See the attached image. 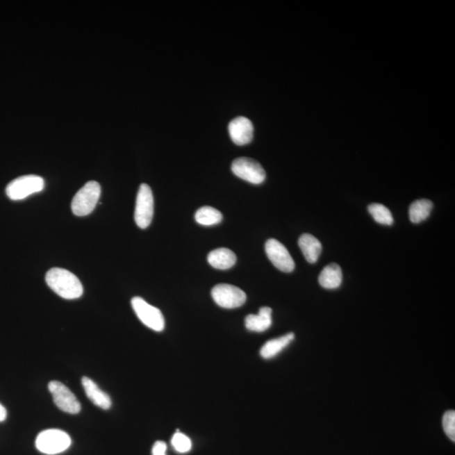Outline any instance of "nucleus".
Returning <instances> with one entry per match:
<instances>
[{
  "label": "nucleus",
  "instance_id": "nucleus-19",
  "mask_svg": "<svg viewBox=\"0 0 455 455\" xmlns=\"http://www.w3.org/2000/svg\"><path fill=\"white\" fill-rule=\"evenodd\" d=\"M195 220L199 224L211 226L222 222L223 215L216 208L210 206H204L197 211Z\"/></svg>",
  "mask_w": 455,
  "mask_h": 455
},
{
  "label": "nucleus",
  "instance_id": "nucleus-18",
  "mask_svg": "<svg viewBox=\"0 0 455 455\" xmlns=\"http://www.w3.org/2000/svg\"><path fill=\"white\" fill-rule=\"evenodd\" d=\"M433 203L429 199H420L411 204L409 208V216L411 222L419 224L429 217L433 209Z\"/></svg>",
  "mask_w": 455,
  "mask_h": 455
},
{
  "label": "nucleus",
  "instance_id": "nucleus-11",
  "mask_svg": "<svg viewBox=\"0 0 455 455\" xmlns=\"http://www.w3.org/2000/svg\"><path fill=\"white\" fill-rule=\"evenodd\" d=\"M229 133L235 144L242 146L250 144L254 136L252 122L245 117H238L229 124Z\"/></svg>",
  "mask_w": 455,
  "mask_h": 455
},
{
  "label": "nucleus",
  "instance_id": "nucleus-1",
  "mask_svg": "<svg viewBox=\"0 0 455 455\" xmlns=\"http://www.w3.org/2000/svg\"><path fill=\"white\" fill-rule=\"evenodd\" d=\"M46 282L51 290L65 299L80 298L84 292L80 279L65 269L51 268L47 273Z\"/></svg>",
  "mask_w": 455,
  "mask_h": 455
},
{
  "label": "nucleus",
  "instance_id": "nucleus-3",
  "mask_svg": "<svg viewBox=\"0 0 455 455\" xmlns=\"http://www.w3.org/2000/svg\"><path fill=\"white\" fill-rule=\"evenodd\" d=\"M71 445L69 435L62 430L42 431L35 439V447L41 453L55 455L65 452Z\"/></svg>",
  "mask_w": 455,
  "mask_h": 455
},
{
  "label": "nucleus",
  "instance_id": "nucleus-13",
  "mask_svg": "<svg viewBox=\"0 0 455 455\" xmlns=\"http://www.w3.org/2000/svg\"><path fill=\"white\" fill-rule=\"evenodd\" d=\"M272 311L271 308H260L257 315H249L245 317V324L247 329L255 332H263L271 327Z\"/></svg>",
  "mask_w": 455,
  "mask_h": 455
},
{
  "label": "nucleus",
  "instance_id": "nucleus-15",
  "mask_svg": "<svg viewBox=\"0 0 455 455\" xmlns=\"http://www.w3.org/2000/svg\"><path fill=\"white\" fill-rule=\"evenodd\" d=\"M320 286L326 290H336L342 283V272L338 264L331 263L323 269L319 276Z\"/></svg>",
  "mask_w": 455,
  "mask_h": 455
},
{
  "label": "nucleus",
  "instance_id": "nucleus-23",
  "mask_svg": "<svg viewBox=\"0 0 455 455\" xmlns=\"http://www.w3.org/2000/svg\"><path fill=\"white\" fill-rule=\"evenodd\" d=\"M166 450H167V445L165 442L157 441L153 446L152 454L153 455H166Z\"/></svg>",
  "mask_w": 455,
  "mask_h": 455
},
{
  "label": "nucleus",
  "instance_id": "nucleus-22",
  "mask_svg": "<svg viewBox=\"0 0 455 455\" xmlns=\"http://www.w3.org/2000/svg\"><path fill=\"white\" fill-rule=\"evenodd\" d=\"M442 427L445 433L451 440L455 442V413L454 411H448L442 417Z\"/></svg>",
  "mask_w": 455,
  "mask_h": 455
},
{
  "label": "nucleus",
  "instance_id": "nucleus-20",
  "mask_svg": "<svg viewBox=\"0 0 455 455\" xmlns=\"http://www.w3.org/2000/svg\"><path fill=\"white\" fill-rule=\"evenodd\" d=\"M369 212L376 222L383 225H392L394 219L392 213L386 206L373 204L369 206Z\"/></svg>",
  "mask_w": 455,
  "mask_h": 455
},
{
  "label": "nucleus",
  "instance_id": "nucleus-5",
  "mask_svg": "<svg viewBox=\"0 0 455 455\" xmlns=\"http://www.w3.org/2000/svg\"><path fill=\"white\" fill-rule=\"evenodd\" d=\"M154 216V196L147 184H142L138 190L134 220L138 227L146 229L151 224Z\"/></svg>",
  "mask_w": 455,
  "mask_h": 455
},
{
  "label": "nucleus",
  "instance_id": "nucleus-17",
  "mask_svg": "<svg viewBox=\"0 0 455 455\" xmlns=\"http://www.w3.org/2000/svg\"><path fill=\"white\" fill-rule=\"evenodd\" d=\"M295 338V335L294 333H288L280 336L279 338L270 340V341L265 343V345L260 349V356L265 359L276 357L294 341Z\"/></svg>",
  "mask_w": 455,
  "mask_h": 455
},
{
  "label": "nucleus",
  "instance_id": "nucleus-8",
  "mask_svg": "<svg viewBox=\"0 0 455 455\" xmlns=\"http://www.w3.org/2000/svg\"><path fill=\"white\" fill-rule=\"evenodd\" d=\"M212 297L217 306L224 308H238L247 301L245 292L231 284L216 285L212 290Z\"/></svg>",
  "mask_w": 455,
  "mask_h": 455
},
{
  "label": "nucleus",
  "instance_id": "nucleus-10",
  "mask_svg": "<svg viewBox=\"0 0 455 455\" xmlns=\"http://www.w3.org/2000/svg\"><path fill=\"white\" fill-rule=\"evenodd\" d=\"M267 256L274 267L283 272H292L295 270L294 259L287 248L275 239L268 240L265 245Z\"/></svg>",
  "mask_w": 455,
  "mask_h": 455
},
{
  "label": "nucleus",
  "instance_id": "nucleus-4",
  "mask_svg": "<svg viewBox=\"0 0 455 455\" xmlns=\"http://www.w3.org/2000/svg\"><path fill=\"white\" fill-rule=\"evenodd\" d=\"M44 185L45 181L41 176H23L12 181L7 185L6 194L11 200H22L34 193L42 192L44 189Z\"/></svg>",
  "mask_w": 455,
  "mask_h": 455
},
{
  "label": "nucleus",
  "instance_id": "nucleus-21",
  "mask_svg": "<svg viewBox=\"0 0 455 455\" xmlns=\"http://www.w3.org/2000/svg\"><path fill=\"white\" fill-rule=\"evenodd\" d=\"M172 445L177 452L181 454L188 453L192 449V442L190 440V438L185 436V434L180 433L178 430L174 434L172 439Z\"/></svg>",
  "mask_w": 455,
  "mask_h": 455
},
{
  "label": "nucleus",
  "instance_id": "nucleus-12",
  "mask_svg": "<svg viewBox=\"0 0 455 455\" xmlns=\"http://www.w3.org/2000/svg\"><path fill=\"white\" fill-rule=\"evenodd\" d=\"M82 386L85 392L93 404L103 410H108L112 406V399L109 395L101 390L92 379L87 377L82 379Z\"/></svg>",
  "mask_w": 455,
  "mask_h": 455
},
{
  "label": "nucleus",
  "instance_id": "nucleus-6",
  "mask_svg": "<svg viewBox=\"0 0 455 455\" xmlns=\"http://www.w3.org/2000/svg\"><path fill=\"white\" fill-rule=\"evenodd\" d=\"M231 169L236 176L252 184H262L266 179L262 165L251 158L241 157L233 160Z\"/></svg>",
  "mask_w": 455,
  "mask_h": 455
},
{
  "label": "nucleus",
  "instance_id": "nucleus-2",
  "mask_svg": "<svg viewBox=\"0 0 455 455\" xmlns=\"http://www.w3.org/2000/svg\"><path fill=\"white\" fill-rule=\"evenodd\" d=\"M101 188L97 181H91L83 187L74 197L71 208L75 215L86 216L92 213L100 199Z\"/></svg>",
  "mask_w": 455,
  "mask_h": 455
},
{
  "label": "nucleus",
  "instance_id": "nucleus-14",
  "mask_svg": "<svg viewBox=\"0 0 455 455\" xmlns=\"http://www.w3.org/2000/svg\"><path fill=\"white\" fill-rule=\"evenodd\" d=\"M299 248L308 263H315L322 254V245L318 239L310 233H304L299 240Z\"/></svg>",
  "mask_w": 455,
  "mask_h": 455
},
{
  "label": "nucleus",
  "instance_id": "nucleus-16",
  "mask_svg": "<svg viewBox=\"0 0 455 455\" xmlns=\"http://www.w3.org/2000/svg\"><path fill=\"white\" fill-rule=\"evenodd\" d=\"M236 256L235 253L227 248H219L209 253L208 262L213 267L227 270L235 266L236 263Z\"/></svg>",
  "mask_w": 455,
  "mask_h": 455
},
{
  "label": "nucleus",
  "instance_id": "nucleus-24",
  "mask_svg": "<svg viewBox=\"0 0 455 455\" xmlns=\"http://www.w3.org/2000/svg\"><path fill=\"white\" fill-rule=\"evenodd\" d=\"M7 417V411L5 407L0 404V422L6 420Z\"/></svg>",
  "mask_w": 455,
  "mask_h": 455
},
{
  "label": "nucleus",
  "instance_id": "nucleus-7",
  "mask_svg": "<svg viewBox=\"0 0 455 455\" xmlns=\"http://www.w3.org/2000/svg\"><path fill=\"white\" fill-rule=\"evenodd\" d=\"M132 306L138 319L146 326L156 331H162L165 328V318L159 308L150 306L140 297H134Z\"/></svg>",
  "mask_w": 455,
  "mask_h": 455
},
{
  "label": "nucleus",
  "instance_id": "nucleus-9",
  "mask_svg": "<svg viewBox=\"0 0 455 455\" xmlns=\"http://www.w3.org/2000/svg\"><path fill=\"white\" fill-rule=\"evenodd\" d=\"M49 390L53 395V402L59 409L69 414H78L81 410L80 402L72 391L61 382L51 381Z\"/></svg>",
  "mask_w": 455,
  "mask_h": 455
}]
</instances>
